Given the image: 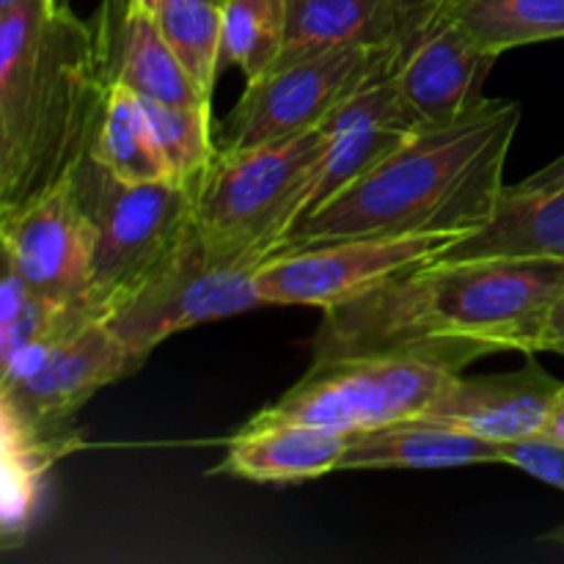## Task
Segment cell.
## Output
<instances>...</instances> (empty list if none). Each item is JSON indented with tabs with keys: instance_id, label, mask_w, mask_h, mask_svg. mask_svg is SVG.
Masks as SVG:
<instances>
[{
	"instance_id": "obj_1",
	"label": "cell",
	"mask_w": 564,
	"mask_h": 564,
	"mask_svg": "<svg viewBox=\"0 0 564 564\" xmlns=\"http://www.w3.org/2000/svg\"><path fill=\"white\" fill-rule=\"evenodd\" d=\"M562 290L564 257L433 259L323 312L312 364L422 350L466 369L494 352L534 356Z\"/></svg>"
},
{
	"instance_id": "obj_2",
	"label": "cell",
	"mask_w": 564,
	"mask_h": 564,
	"mask_svg": "<svg viewBox=\"0 0 564 564\" xmlns=\"http://www.w3.org/2000/svg\"><path fill=\"white\" fill-rule=\"evenodd\" d=\"M512 99H479L444 127L408 135L358 182L308 215L279 253L345 237L468 235L494 218L521 124Z\"/></svg>"
},
{
	"instance_id": "obj_3",
	"label": "cell",
	"mask_w": 564,
	"mask_h": 564,
	"mask_svg": "<svg viewBox=\"0 0 564 564\" xmlns=\"http://www.w3.org/2000/svg\"><path fill=\"white\" fill-rule=\"evenodd\" d=\"M108 77L66 0L0 11V224L91 154Z\"/></svg>"
},
{
	"instance_id": "obj_4",
	"label": "cell",
	"mask_w": 564,
	"mask_h": 564,
	"mask_svg": "<svg viewBox=\"0 0 564 564\" xmlns=\"http://www.w3.org/2000/svg\"><path fill=\"white\" fill-rule=\"evenodd\" d=\"M323 127L268 147L218 149L193 185V229L213 262L259 268L301 220L303 193L328 149Z\"/></svg>"
},
{
	"instance_id": "obj_5",
	"label": "cell",
	"mask_w": 564,
	"mask_h": 564,
	"mask_svg": "<svg viewBox=\"0 0 564 564\" xmlns=\"http://www.w3.org/2000/svg\"><path fill=\"white\" fill-rule=\"evenodd\" d=\"M75 182L97 226L86 308L108 319L169 273L193 240V185L119 182L91 154Z\"/></svg>"
},
{
	"instance_id": "obj_6",
	"label": "cell",
	"mask_w": 564,
	"mask_h": 564,
	"mask_svg": "<svg viewBox=\"0 0 564 564\" xmlns=\"http://www.w3.org/2000/svg\"><path fill=\"white\" fill-rule=\"evenodd\" d=\"M463 369L435 352L394 350L312 364L301 380L251 422H297L364 433L419 419Z\"/></svg>"
},
{
	"instance_id": "obj_7",
	"label": "cell",
	"mask_w": 564,
	"mask_h": 564,
	"mask_svg": "<svg viewBox=\"0 0 564 564\" xmlns=\"http://www.w3.org/2000/svg\"><path fill=\"white\" fill-rule=\"evenodd\" d=\"M397 44H347L284 61L246 83L220 127L218 149L268 147L312 132L369 77L389 72Z\"/></svg>"
},
{
	"instance_id": "obj_8",
	"label": "cell",
	"mask_w": 564,
	"mask_h": 564,
	"mask_svg": "<svg viewBox=\"0 0 564 564\" xmlns=\"http://www.w3.org/2000/svg\"><path fill=\"white\" fill-rule=\"evenodd\" d=\"M141 364L105 319L77 317L33 341L0 386L39 430L80 438L75 413Z\"/></svg>"
},
{
	"instance_id": "obj_9",
	"label": "cell",
	"mask_w": 564,
	"mask_h": 564,
	"mask_svg": "<svg viewBox=\"0 0 564 564\" xmlns=\"http://www.w3.org/2000/svg\"><path fill=\"white\" fill-rule=\"evenodd\" d=\"M463 235L345 237L275 253L257 268L264 306H312L330 312L378 290L394 275L438 259Z\"/></svg>"
},
{
	"instance_id": "obj_10",
	"label": "cell",
	"mask_w": 564,
	"mask_h": 564,
	"mask_svg": "<svg viewBox=\"0 0 564 564\" xmlns=\"http://www.w3.org/2000/svg\"><path fill=\"white\" fill-rule=\"evenodd\" d=\"M257 306H264L257 286V268L213 262L202 251L193 229V240L174 268L105 323L138 361H147L169 336Z\"/></svg>"
},
{
	"instance_id": "obj_11",
	"label": "cell",
	"mask_w": 564,
	"mask_h": 564,
	"mask_svg": "<svg viewBox=\"0 0 564 564\" xmlns=\"http://www.w3.org/2000/svg\"><path fill=\"white\" fill-rule=\"evenodd\" d=\"M494 61L457 28L441 0H427L397 42L389 77L416 130H430L452 124L485 99Z\"/></svg>"
},
{
	"instance_id": "obj_12",
	"label": "cell",
	"mask_w": 564,
	"mask_h": 564,
	"mask_svg": "<svg viewBox=\"0 0 564 564\" xmlns=\"http://www.w3.org/2000/svg\"><path fill=\"white\" fill-rule=\"evenodd\" d=\"M0 237L17 273L39 297L55 306L86 308L97 226L83 204L75 174L6 218Z\"/></svg>"
},
{
	"instance_id": "obj_13",
	"label": "cell",
	"mask_w": 564,
	"mask_h": 564,
	"mask_svg": "<svg viewBox=\"0 0 564 564\" xmlns=\"http://www.w3.org/2000/svg\"><path fill=\"white\" fill-rule=\"evenodd\" d=\"M564 380L545 372L534 356L516 372L455 375L419 419L446 424L477 438L507 444L543 433Z\"/></svg>"
},
{
	"instance_id": "obj_14",
	"label": "cell",
	"mask_w": 564,
	"mask_h": 564,
	"mask_svg": "<svg viewBox=\"0 0 564 564\" xmlns=\"http://www.w3.org/2000/svg\"><path fill=\"white\" fill-rule=\"evenodd\" d=\"M91 28L108 83H121L143 99L213 110L141 0H105Z\"/></svg>"
},
{
	"instance_id": "obj_15",
	"label": "cell",
	"mask_w": 564,
	"mask_h": 564,
	"mask_svg": "<svg viewBox=\"0 0 564 564\" xmlns=\"http://www.w3.org/2000/svg\"><path fill=\"white\" fill-rule=\"evenodd\" d=\"M350 433L297 422H248L226 441L215 468L246 482H308L339 471Z\"/></svg>"
},
{
	"instance_id": "obj_16",
	"label": "cell",
	"mask_w": 564,
	"mask_h": 564,
	"mask_svg": "<svg viewBox=\"0 0 564 564\" xmlns=\"http://www.w3.org/2000/svg\"><path fill=\"white\" fill-rule=\"evenodd\" d=\"M284 50L275 64L347 44H397L424 0H284Z\"/></svg>"
},
{
	"instance_id": "obj_17",
	"label": "cell",
	"mask_w": 564,
	"mask_h": 564,
	"mask_svg": "<svg viewBox=\"0 0 564 564\" xmlns=\"http://www.w3.org/2000/svg\"><path fill=\"white\" fill-rule=\"evenodd\" d=\"M499 463V444L460 433L446 424L405 419L386 427L350 435L339 471H383V468H460Z\"/></svg>"
},
{
	"instance_id": "obj_18",
	"label": "cell",
	"mask_w": 564,
	"mask_h": 564,
	"mask_svg": "<svg viewBox=\"0 0 564 564\" xmlns=\"http://www.w3.org/2000/svg\"><path fill=\"white\" fill-rule=\"evenodd\" d=\"M80 446L83 438L39 430L31 419L22 416L0 386V532L28 538L44 477Z\"/></svg>"
},
{
	"instance_id": "obj_19",
	"label": "cell",
	"mask_w": 564,
	"mask_h": 564,
	"mask_svg": "<svg viewBox=\"0 0 564 564\" xmlns=\"http://www.w3.org/2000/svg\"><path fill=\"white\" fill-rule=\"evenodd\" d=\"M564 257V185L554 191L505 187L494 218L452 242L438 259Z\"/></svg>"
},
{
	"instance_id": "obj_20",
	"label": "cell",
	"mask_w": 564,
	"mask_h": 564,
	"mask_svg": "<svg viewBox=\"0 0 564 564\" xmlns=\"http://www.w3.org/2000/svg\"><path fill=\"white\" fill-rule=\"evenodd\" d=\"M91 158L119 182L171 180L141 97L121 83H108Z\"/></svg>"
},
{
	"instance_id": "obj_21",
	"label": "cell",
	"mask_w": 564,
	"mask_h": 564,
	"mask_svg": "<svg viewBox=\"0 0 564 564\" xmlns=\"http://www.w3.org/2000/svg\"><path fill=\"white\" fill-rule=\"evenodd\" d=\"M446 14L482 53L564 39V0H441Z\"/></svg>"
},
{
	"instance_id": "obj_22",
	"label": "cell",
	"mask_w": 564,
	"mask_h": 564,
	"mask_svg": "<svg viewBox=\"0 0 564 564\" xmlns=\"http://www.w3.org/2000/svg\"><path fill=\"white\" fill-rule=\"evenodd\" d=\"M152 14L187 77L213 102L224 61V0H160Z\"/></svg>"
},
{
	"instance_id": "obj_23",
	"label": "cell",
	"mask_w": 564,
	"mask_h": 564,
	"mask_svg": "<svg viewBox=\"0 0 564 564\" xmlns=\"http://www.w3.org/2000/svg\"><path fill=\"white\" fill-rule=\"evenodd\" d=\"M77 317H94L80 306H55L39 297L17 273L11 253L0 237V383L11 364L42 336Z\"/></svg>"
},
{
	"instance_id": "obj_24",
	"label": "cell",
	"mask_w": 564,
	"mask_h": 564,
	"mask_svg": "<svg viewBox=\"0 0 564 564\" xmlns=\"http://www.w3.org/2000/svg\"><path fill=\"white\" fill-rule=\"evenodd\" d=\"M408 135H413V132L391 130V127H364V130H350L345 135L328 138V149H325L323 160L317 163L306 193H303L301 220L323 209L330 198H336L345 187L361 180L372 165H378L386 154L394 152Z\"/></svg>"
},
{
	"instance_id": "obj_25",
	"label": "cell",
	"mask_w": 564,
	"mask_h": 564,
	"mask_svg": "<svg viewBox=\"0 0 564 564\" xmlns=\"http://www.w3.org/2000/svg\"><path fill=\"white\" fill-rule=\"evenodd\" d=\"M284 0H224V61L248 80L273 69L284 50Z\"/></svg>"
},
{
	"instance_id": "obj_26",
	"label": "cell",
	"mask_w": 564,
	"mask_h": 564,
	"mask_svg": "<svg viewBox=\"0 0 564 564\" xmlns=\"http://www.w3.org/2000/svg\"><path fill=\"white\" fill-rule=\"evenodd\" d=\"M141 105L147 110L149 127H152L171 180L196 185L198 176L207 171L215 152H218L213 110L165 105L143 97Z\"/></svg>"
},
{
	"instance_id": "obj_27",
	"label": "cell",
	"mask_w": 564,
	"mask_h": 564,
	"mask_svg": "<svg viewBox=\"0 0 564 564\" xmlns=\"http://www.w3.org/2000/svg\"><path fill=\"white\" fill-rule=\"evenodd\" d=\"M499 463L521 468L529 477L564 494V444L538 433L499 446Z\"/></svg>"
},
{
	"instance_id": "obj_28",
	"label": "cell",
	"mask_w": 564,
	"mask_h": 564,
	"mask_svg": "<svg viewBox=\"0 0 564 564\" xmlns=\"http://www.w3.org/2000/svg\"><path fill=\"white\" fill-rule=\"evenodd\" d=\"M540 352H556L564 358V290L545 317L543 334H540Z\"/></svg>"
},
{
	"instance_id": "obj_29",
	"label": "cell",
	"mask_w": 564,
	"mask_h": 564,
	"mask_svg": "<svg viewBox=\"0 0 564 564\" xmlns=\"http://www.w3.org/2000/svg\"><path fill=\"white\" fill-rule=\"evenodd\" d=\"M564 185V154L556 160H551L549 165H543L540 171H534L532 176H527L523 182L512 185L516 191H554V187Z\"/></svg>"
},
{
	"instance_id": "obj_30",
	"label": "cell",
	"mask_w": 564,
	"mask_h": 564,
	"mask_svg": "<svg viewBox=\"0 0 564 564\" xmlns=\"http://www.w3.org/2000/svg\"><path fill=\"white\" fill-rule=\"evenodd\" d=\"M543 435H549V438H554V441H560V444H564V383H562L560 394H556L554 405H551L549 422H545Z\"/></svg>"
},
{
	"instance_id": "obj_31",
	"label": "cell",
	"mask_w": 564,
	"mask_h": 564,
	"mask_svg": "<svg viewBox=\"0 0 564 564\" xmlns=\"http://www.w3.org/2000/svg\"><path fill=\"white\" fill-rule=\"evenodd\" d=\"M22 543H25V540H20V538H11V534L0 532V554H9V551L20 549Z\"/></svg>"
},
{
	"instance_id": "obj_32",
	"label": "cell",
	"mask_w": 564,
	"mask_h": 564,
	"mask_svg": "<svg viewBox=\"0 0 564 564\" xmlns=\"http://www.w3.org/2000/svg\"><path fill=\"white\" fill-rule=\"evenodd\" d=\"M549 540H551V543H560V545H564V523H562V527L551 529V532H549Z\"/></svg>"
},
{
	"instance_id": "obj_33",
	"label": "cell",
	"mask_w": 564,
	"mask_h": 564,
	"mask_svg": "<svg viewBox=\"0 0 564 564\" xmlns=\"http://www.w3.org/2000/svg\"><path fill=\"white\" fill-rule=\"evenodd\" d=\"M17 3H22V0H0V11L11 9V6H17Z\"/></svg>"
},
{
	"instance_id": "obj_34",
	"label": "cell",
	"mask_w": 564,
	"mask_h": 564,
	"mask_svg": "<svg viewBox=\"0 0 564 564\" xmlns=\"http://www.w3.org/2000/svg\"><path fill=\"white\" fill-rule=\"evenodd\" d=\"M141 3H143V6H147V9H154V6H158V3H160V0H141Z\"/></svg>"
}]
</instances>
